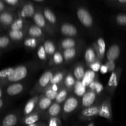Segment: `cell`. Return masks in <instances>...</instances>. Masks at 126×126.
<instances>
[{
	"instance_id": "cell-1",
	"label": "cell",
	"mask_w": 126,
	"mask_h": 126,
	"mask_svg": "<svg viewBox=\"0 0 126 126\" xmlns=\"http://www.w3.org/2000/svg\"><path fill=\"white\" fill-rule=\"evenodd\" d=\"M29 72V66L27 65H20L18 66H15L14 70L12 73L2 82L1 86L3 85V83L7 84L8 83H16L18 81H22V79L25 78L28 75Z\"/></svg>"
},
{
	"instance_id": "cell-2",
	"label": "cell",
	"mask_w": 126,
	"mask_h": 126,
	"mask_svg": "<svg viewBox=\"0 0 126 126\" xmlns=\"http://www.w3.org/2000/svg\"><path fill=\"white\" fill-rule=\"evenodd\" d=\"M54 75V70H47L43 73L36 84L34 92H43L49 86Z\"/></svg>"
},
{
	"instance_id": "cell-3",
	"label": "cell",
	"mask_w": 126,
	"mask_h": 126,
	"mask_svg": "<svg viewBox=\"0 0 126 126\" xmlns=\"http://www.w3.org/2000/svg\"><path fill=\"white\" fill-rule=\"evenodd\" d=\"M77 17L81 24L86 28H91L94 24V19L88 10L84 7H79L76 11Z\"/></svg>"
},
{
	"instance_id": "cell-4",
	"label": "cell",
	"mask_w": 126,
	"mask_h": 126,
	"mask_svg": "<svg viewBox=\"0 0 126 126\" xmlns=\"http://www.w3.org/2000/svg\"><path fill=\"white\" fill-rule=\"evenodd\" d=\"M79 106V100L75 96H71L66 99L63 107V118L66 119L75 111Z\"/></svg>"
},
{
	"instance_id": "cell-5",
	"label": "cell",
	"mask_w": 126,
	"mask_h": 126,
	"mask_svg": "<svg viewBox=\"0 0 126 126\" xmlns=\"http://www.w3.org/2000/svg\"><path fill=\"white\" fill-rule=\"evenodd\" d=\"M121 71V69L118 68L111 73V75L110 77V79L107 85V91H109L110 93H114L116 89L118 87Z\"/></svg>"
},
{
	"instance_id": "cell-6",
	"label": "cell",
	"mask_w": 126,
	"mask_h": 126,
	"mask_svg": "<svg viewBox=\"0 0 126 126\" xmlns=\"http://www.w3.org/2000/svg\"><path fill=\"white\" fill-rule=\"evenodd\" d=\"M33 20L36 25L39 27V28L43 30H45L49 33H51V34L53 33L52 30L48 25V22L46 20L43 12L41 11H37L33 17Z\"/></svg>"
},
{
	"instance_id": "cell-7",
	"label": "cell",
	"mask_w": 126,
	"mask_h": 126,
	"mask_svg": "<svg viewBox=\"0 0 126 126\" xmlns=\"http://www.w3.org/2000/svg\"><path fill=\"white\" fill-rule=\"evenodd\" d=\"M100 105H95L89 108H84L80 113L79 118L82 120H91L94 117L99 115Z\"/></svg>"
},
{
	"instance_id": "cell-8",
	"label": "cell",
	"mask_w": 126,
	"mask_h": 126,
	"mask_svg": "<svg viewBox=\"0 0 126 126\" xmlns=\"http://www.w3.org/2000/svg\"><path fill=\"white\" fill-rule=\"evenodd\" d=\"M99 116L105 118L109 121H111L113 118L111 110V102L110 98H107L102 102L100 108Z\"/></svg>"
},
{
	"instance_id": "cell-9",
	"label": "cell",
	"mask_w": 126,
	"mask_h": 126,
	"mask_svg": "<svg viewBox=\"0 0 126 126\" xmlns=\"http://www.w3.org/2000/svg\"><path fill=\"white\" fill-rule=\"evenodd\" d=\"M36 9L34 4L31 2H27L24 4L23 6L21 7L20 10L18 12V18H26L33 17L36 13Z\"/></svg>"
},
{
	"instance_id": "cell-10",
	"label": "cell",
	"mask_w": 126,
	"mask_h": 126,
	"mask_svg": "<svg viewBox=\"0 0 126 126\" xmlns=\"http://www.w3.org/2000/svg\"><path fill=\"white\" fill-rule=\"evenodd\" d=\"M40 97L39 95H35L30 99L28 102H27L26 105H25L24 109H23V115L24 116L30 115L32 113L35 111L36 110V107L38 105V102Z\"/></svg>"
},
{
	"instance_id": "cell-11",
	"label": "cell",
	"mask_w": 126,
	"mask_h": 126,
	"mask_svg": "<svg viewBox=\"0 0 126 126\" xmlns=\"http://www.w3.org/2000/svg\"><path fill=\"white\" fill-rule=\"evenodd\" d=\"M93 47L97 54V58L99 60L103 59L105 54L106 45L104 39L102 38H99L97 39L93 44Z\"/></svg>"
},
{
	"instance_id": "cell-12",
	"label": "cell",
	"mask_w": 126,
	"mask_h": 126,
	"mask_svg": "<svg viewBox=\"0 0 126 126\" xmlns=\"http://www.w3.org/2000/svg\"><path fill=\"white\" fill-rule=\"evenodd\" d=\"M97 97V94L94 91H89L86 92L82 98V107L84 108H89L94 105Z\"/></svg>"
},
{
	"instance_id": "cell-13",
	"label": "cell",
	"mask_w": 126,
	"mask_h": 126,
	"mask_svg": "<svg viewBox=\"0 0 126 126\" xmlns=\"http://www.w3.org/2000/svg\"><path fill=\"white\" fill-rule=\"evenodd\" d=\"M24 89V85L20 82L11 84L6 89V94L9 96L17 95L22 93Z\"/></svg>"
},
{
	"instance_id": "cell-14",
	"label": "cell",
	"mask_w": 126,
	"mask_h": 126,
	"mask_svg": "<svg viewBox=\"0 0 126 126\" xmlns=\"http://www.w3.org/2000/svg\"><path fill=\"white\" fill-rule=\"evenodd\" d=\"M60 32L63 36L68 37L75 36L78 34L76 27L70 23H63L60 27Z\"/></svg>"
},
{
	"instance_id": "cell-15",
	"label": "cell",
	"mask_w": 126,
	"mask_h": 126,
	"mask_svg": "<svg viewBox=\"0 0 126 126\" xmlns=\"http://www.w3.org/2000/svg\"><path fill=\"white\" fill-rule=\"evenodd\" d=\"M15 20L14 15L10 11H4L0 14V22L4 27H11Z\"/></svg>"
},
{
	"instance_id": "cell-16",
	"label": "cell",
	"mask_w": 126,
	"mask_h": 126,
	"mask_svg": "<svg viewBox=\"0 0 126 126\" xmlns=\"http://www.w3.org/2000/svg\"><path fill=\"white\" fill-rule=\"evenodd\" d=\"M41 119V113L36 110L30 115L23 117L22 119V124L25 126L30 125L38 123Z\"/></svg>"
},
{
	"instance_id": "cell-17",
	"label": "cell",
	"mask_w": 126,
	"mask_h": 126,
	"mask_svg": "<svg viewBox=\"0 0 126 126\" xmlns=\"http://www.w3.org/2000/svg\"><path fill=\"white\" fill-rule=\"evenodd\" d=\"M52 104V101L47 98L43 94L41 96H40V98H39L36 107V111L41 113L42 111H44L49 109Z\"/></svg>"
},
{
	"instance_id": "cell-18",
	"label": "cell",
	"mask_w": 126,
	"mask_h": 126,
	"mask_svg": "<svg viewBox=\"0 0 126 126\" xmlns=\"http://www.w3.org/2000/svg\"><path fill=\"white\" fill-rule=\"evenodd\" d=\"M120 55V47L118 44L111 46L107 53V59L108 61H115Z\"/></svg>"
},
{
	"instance_id": "cell-19",
	"label": "cell",
	"mask_w": 126,
	"mask_h": 126,
	"mask_svg": "<svg viewBox=\"0 0 126 126\" xmlns=\"http://www.w3.org/2000/svg\"><path fill=\"white\" fill-rule=\"evenodd\" d=\"M18 117L15 113H9L4 117L1 126H16L18 123Z\"/></svg>"
},
{
	"instance_id": "cell-20",
	"label": "cell",
	"mask_w": 126,
	"mask_h": 126,
	"mask_svg": "<svg viewBox=\"0 0 126 126\" xmlns=\"http://www.w3.org/2000/svg\"><path fill=\"white\" fill-rule=\"evenodd\" d=\"M84 59L87 66L91 65V64H92V63L97 61V60H98L94 47H89L87 48L86 52H85Z\"/></svg>"
},
{
	"instance_id": "cell-21",
	"label": "cell",
	"mask_w": 126,
	"mask_h": 126,
	"mask_svg": "<svg viewBox=\"0 0 126 126\" xmlns=\"http://www.w3.org/2000/svg\"><path fill=\"white\" fill-rule=\"evenodd\" d=\"M28 34L31 38L38 39L44 36V32L43 29L36 25H32L28 28Z\"/></svg>"
},
{
	"instance_id": "cell-22",
	"label": "cell",
	"mask_w": 126,
	"mask_h": 126,
	"mask_svg": "<svg viewBox=\"0 0 126 126\" xmlns=\"http://www.w3.org/2000/svg\"><path fill=\"white\" fill-rule=\"evenodd\" d=\"M66 75V70H62V71H58L54 74L51 81H50L49 86L52 85H59L64 81L65 76Z\"/></svg>"
},
{
	"instance_id": "cell-23",
	"label": "cell",
	"mask_w": 126,
	"mask_h": 126,
	"mask_svg": "<svg viewBox=\"0 0 126 126\" xmlns=\"http://www.w3.org/2000/svg\"><path fill=\"white\" fill-rule=\"evenodd\" d=\"M43 13L45 17L46 20L49 23L51 24L52 25H55L57 23V18L55 14L48 7H45L43 9Z\"/></svg>"
},
{
	"instance_id": "cell-24",
	"label": "cell",
	"mask_w": 126,
	"mask_h": 126,
	"mask_svg": "<svg viewBox=\"0 0 126 126\" xmlns=\"http://www.w3.org/2000/svg\"><path fill=\"white\" fill-rule=\"evenodd\" d=\"M86 71L83 65L81 63H78L75 66L73 70V76L76 81H82L84 77Z\"/></svg>"
},
{
	"instance_id": "cell-25",
	"label": "cell",
	"mask_w": 126,
	"mask_h": 126,
	"mask_svg": "<svg viewBox=\"0 0 126 126\" xmlns=\"http://www.w3.org/2000/svg\"><path fill=\"white\" fill-rule=\"evenodd\" d=\"M95 79H97V76H96V75L94 71L89 69V70H87L86 71L84 77L83 79L82 80V83L85 87H87Z\"/></svg>"
},
{
	"instance_id": "cell-26",
	"label": "cell",
	"mask_w": 126,
	"mask_h": 126,
	"mask_svg": "<svg viewBox=\"0 0 126 126\" xmlns=\"http://www.w3.org/2000/svg\"><path fill=\"white\" fill-rule=\"evenodd\" d=\"M61 113V106L60 104L55 102L53 103L50 108L47 110V114L49 117L50 118H54V117H58V116Z\"/></svg>"
},
{
	"instance_id": "cell-27",
	"label": "cell",
	"mask_w": 126,
	"mask_h": 126,
	"mask_svg": "<svg viewBox=\"0 0 126 126\" xmlns=\"http://www.w3.org/2000/svg\"><path fill=\"white\" fill-rule=\"evenodd\" d=\"M76 83V79L74 77L73 75L71 74V73H68L66 74L63 81V84L65 88L67 89L68 90L71 89L73 88Z\"/></svg>"
},
{
	"instance_id": "cell-28",
	"label": "cell",
	"mask_w": 126,
	"mask_h": 126,
	"mask_svg": "<svg viewBox=\"0 0 126 126\" xmlns=\"http://www.w3.org/2000/svg\"><path fill=\"white\" fill-rule=\"evenodd\" d=\"M43 46H44V49H45L47 56L52 57L54 54L56 52H55L56 47H55V44L53 43L52 41L49 40V39L46 40L44 41Z\"/></svg>"
},
{
	"instance_id": "cell-29",
	"label": "cell",
	"mask_w": 126,
	"mask_h": 126,
	"mask_svg": "<svg viewBox=\"0 0 126 126\" xmlns=\"http://www.w3.org/2000/svg\"><path fill=\"white\" fill-rule=\"evenodd\" d=\"M8 36L10 39L14 41H20L24 38L25 32L23 30H9L8 32Z\"/></svg>"
},
{
	"instance_id": "cell-30",
	"label": "cell",
	"mask_w": 126,
	"mask_h": 126,
	"mask_svg": "<svg viewBox=\"0 0 126 126\" xmlns=\"http://www.w3.org/2000/svg\"><path fill=\"white\" fill-rule=\"evenodd\" d=\"M89 91H94L97 94H100L103 91V86L101 82H100L97 79L94 80L92 82H91L88 86Z\"/></svg>"
},
{
	"instance_id": "cell-31",
	"label": "cell",
	"mask_w": 126,
	"mask_h": 126,
	"mask_svg": "<svg viewBox=\"0 0 126 126\" xmlns=\"http://www.w3.org/2000/svg\"><path fill=\"white\" fill-rule=\"evenodd\" d=\"M60 46H61V47L64 50L72 49V48H75L76 46V42L73 38H65L61 41Z\"/></svg>"
},
{
	"instance_id": "cell-32",
	"label": "cell",
	"mask_w": 126,
	"mask_h": 126,
	"mask_svg": "<svg viewBox=\"0 0 126 126\" xmlns=\"http://www.w3.org/2000/svg\"><path fill=\"white\" fill-rule=\"evenodd\" d=\"M73 92L78 97H83L86 93V87L82 84V81H76V83L73 87Z\"/></svg>"
},
{
	"instance_id": "cell-33",
	"label": "cell",
	"mask_w": 126,
	"mask_h": 126,
	"mask_svg": "<svg viewBox=\"0 0 126 126\" xmlns=\"http://www.w3.org/2000/svg\"><path fill=\"white\" fill-rule=\"evenodd\" d=\"M76 54H77V49L76 47L64 50L63 52L64 60L66 63L72 60L76 57Z\"/></svg>"
},
{
	"instance_id": "cell-34",
	"label": "cell",
	"mask_w": 126,
	"mask_h": 126,
	"mask_svg": "<svg viewBox=\"0 0 126 126\" xmlns=\"http://www.w3.org/2000/svg\"><path fill=\"white\" fill-rule=\"evenodd\" d=\"M25 25V21L23 18H16L10 27V30H23L24 25Z\"/></svg>"
},
{
	"instance_id": "cell-35",
	"label": "cell",
	"mask_w": 126,
	"mask_h": 126,
	"mask_svg": "<svg viewBox=\"0 0 126 126\" xmlns=\"http://www.w3.org/2000/svg\"><path fill=\"white\" fill-rule=\"evenodd\" d=\"M64 62V58L63 54L60 52L57 51L52 57V65H60Z\"/></svg>"
},
{
	"instance_id": "cell-36",
	"label": "cell",
	"mask_w": 126,
	"mask_h": 126,
	"mask_svg": "<svg viewBox=\"0 0 126 126\" xmlns=\"http://www.w3.org/2000/svg\"><path fill=\"white\" fill-rule=\"evenodd\" d=\"M68 90L66 88H62L58 93L57 98L55 99V102L59 104L63 103L66 100V97L68 95Z\"/></svg>"
},
{
	"instance_id": "cell-37",
	"label": "cell",
	"mask_w": 126,
	"mask_h": 126,
	"mask_svg": "<svg viewBox=\"0 0 126 126\" xmlns=\"http://www.w3.org/2000/svg\"><path fill=\"white\" fill-rule=\"evenodd\" d=\"M38 39L31 37L26 38L24 41V46L28 49H34L38 45Z\"/></svg>"
},
{
	"instance_id": "cell-38",
	"label": "cell",
	"mask_w": 126,
	"mask_h": 126,
	"mask_svg": "<svg viewBox=\"0 0 126 126\" xmlns=\"http://www.w3.org/2000/svg\"><path fill=\"white\" fill-rule=\"evenodd\" d=\"M14 70V67H9L7 68L2 69L0 72V79H1V83L3 82Z\"/></svg>"
},
{
	"instance_id": "cell-39",
	"label": "cell",
	"mask_w": 126,
	"mask_h": 126,
	"mask_svg": "<svg viewBox=\"0 0 126 126\" xmlns=\"http://www.w3.org/2000/svg\"><path fill=\"white\" fill-rule=\"evenodd\" d=\"M43 95H44L45 97H46L47 98H48L49 99L51 100L52 101L55 100L59 92L54 91V90L52 89L50 87H47V88L43 91Z\"/></svg>"
},
{
	"instance_id": "cell-40",
	"label": "cell",
	"mask_w": 126,
	"mask_h": 126,
	"mask_svg": "<svg viewBox=\"0 0 126 126\" xmlns=\"http://www.w3.org/2000/svg\"><path fill=\"white\" fill-rule=\"evenodd\" d=\"M37 55L40 60L43 62H46L47 58V55L46 54L45 49L43 45H40L38 48L37 50Z\"/></svg>"
},
{
	"instance_id": "cell-41",
	"label": "cell",
	"mask_w": 126,
	"mask_h": 126,
	"mask_svg": "<svg viewBox=\"0 0 126 126\" xmlns=\"http://www.w3.org/2000/svg\"><path fill=\"white\" fill-rule=\"evenodd\" d=\"M4 2L9 6H11L12 8L14 7H22L25 4L23 1H19V0H4Z\"/></svg>"
},
{
	"instance_id": "cell-42",
	"label": "cell",
	"mask_w": 126,
	"mask_h": 126,
	"mask_svg": "<svg viewBox=\"0 0 126 126\" xmlns=\"http://www.w3.org/2000/svg\"><path fill=\"white\" fill-rule=\"evenodd\" d=\"M11 40L10 38L6 35H2L0 38V48L5 49L10 45Z\"/></svg>"
},
{
	"instance_id": "cell-43",
	"label": "cell",
	"mask_w": 126,
	"mask_h": 126,
	"mask_svg": "<svg viewBox=\"0 0 126 126\" xmlns=\"http://www.w3.org/2000/svg\"><path fill=\"white\" fill-rule=\"evenodd\" d=\"M115 22L119 26L126 27V14H118L115 17Z\"/></svg>"
},
{
	"instance_id": "cell-44",
	"label": "cell",
	"mask_w": 126,
	"mask_h": 126,
	"mask_svg": "<svg viewBox=\"0 0 126 126\" xmlns=\"http://www.w3.org/2000/svg\"><path fill=\"white\" fill-rule=\"evenodd\" d=\"M47 123L48 126H62L61 121L58 117L49 118Z\"/></svg>"
},
{
	"instance_id": "cell-45",
	"label": "cell",
	"mask_w": 126,
	"mask_h": 126,
	"mask_svg": "<svg viewBox=\"0 0 126 126\" xmlns=\"http://www.w3.org/2000/svg\"><path fill=\"white\" fill-rule=\"evenodd\" d=\"M101 66H102V65H101V61L99 60H97V61H95V62L92 63V64L89 65L88 67L89 68L90 70H92L94 72H98L100 70Z\"/></svg>"
},
{
	"instance_id": "cell-46",
	"label": "cell",
	"mask_w": 126,
	"mask_h": 126,
	"mask_svg": "<svg viewBox=\"0 0 126 126\" xmlns=\"http://www.w3.org/2000/svg\"><path fill=\"white\" fill-rule=\"evenodd\" d=\"M105 65L107 66L108 72H113L115 70L116 63L114 61H107Z\"/></svg>"
},
{
	"instance_id": "cell-47",
	"label": "cell",
	"mask_w": 126,
	"mask_h": 126,
	"mask_svg": "<svg viewBox=\"0 0 126 126\" xmlns=\"http://www.w3.org/2000/svg\"><path fill=\"white\" fill-rule=\"evenodd\" d=\"M7 5L5 3L3 0L0 1V12L1 13L4 12V11H7V10H6V9L7 8Z\"/></svg>"
},
{
	"instance_id": "cell-48",
	"label": "cell",
	"mask_w": 126,
	"mask_h": 126,
	"mask_svg": "<svg viewBox=\"0 0 126 126\" xmlns=\"http://www.w3.org/2000/svg\"><path fill=\"white\" fill-rule=\"evenodd\" d=\"M100 71L101 73L103 74V75H105V74H107V73L108 72V68H107V66H106L105 65H102V66H101V68H100Z\"/></svg>"
},
{
	"instance_id": "cell-49",
	"label": "cell",
	"mask_w": 126,
	"mask_h": 126,
	"mask_svg": "<svg viewBox=\"0 0 126 126\" xmlns=\"http://www.w3.org/2000/svg\"><path fill=\"white\" fill-rule=\"evenodd\" d=\"M25 126H48V125L47 123H44V122H38V123H34V124H30V125Z\"/></svg>"
},
{
	"instance_id": "cell-50",
	"label": "cell",
	"mask_w": 126,
	"mask_h": 126,
	"mask_svg": "<svg viewBox=\"0 0 126 126\" xmlns=\"http://www.w3.org/2000/svg\"><path fill=\"white\" fill-rule=\"evenodd\" d=\"M4 105V101L2 98L0 99V109H2Z\"/></svg>"
},
{
	"instance_id": "cell-51",
	"label": "cell",
	"mask_w": 126,
	"mask_h": 126,
	"mask_svg": "<svg viewBox=\"0 0 126 126\" xmlns=\"http://www.w3.org/2000/svg\"><path fill=\"white\" fill-rule=\"evenodd\" d=\"M33 2H38V3H40V2H45V0H34V1H33Z\"/></svg>"
},
{
	"instance_id": "cell-52",
	"label": "cell",
	"mask_w": 126,
	"mask_h": 126,
	"mask_svg": "<svg viewBox=\"0 0 126 126\" xmlns=\"http://www.w3.org/2000/svg\"><path fill=\"white\" fill-rule=\"evenodd\" d=\"M2 94H3V92H2V88L1 87L0 89V98H2Z\"/></svg>"
},
{
	"instance_id": "cell-53",
	"label": "cell",
	"mask_w": 126,
	"mask_h": 126,
	"mask_svg": "<svg viewBox=\"0 0 126 126\" xmlns=\"http://www.w3.org/2000/svg\"><path fill=\"white\" fill-rule=\"evenodd\" d=\"M87 126H94V123H92H92H90V124H89V125Z\"/></svg>"
}]
</instances>
